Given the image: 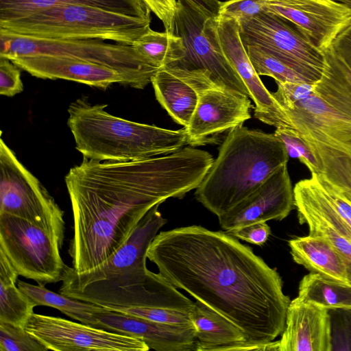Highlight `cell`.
I'll return each instance as SVG.
<instances>
[{
    "mask_svg": "<svg viewBox=\"0 0 351 351\" xmlns=\"http://www.w3.org/2000/svg\"><path fill=\"white\" fill-rule=\"evenodd\" d=\"M336 1H345V0H336ZM346 1H351V0H346Z\"/></svg>",
    "mask_w": 351,
    "mask_h": 351,
    "instance_id": "cell-43",
    "label": "cell"
},
{
    "mask_svg": "<svg viewBox=\"0 0 351 351\" xmlns=\"http://www.w3.org/2000/svg\"><path fill=\"white\" fill-rule=\"evenodd\" d=\"M239 23L220 19L218 34L223 51L245 85L249 97L255 103L254 117L269 125L287 128V122L271 92L265 86L254 68L241 41Z\"/></svg>",
    "mask_w": 351,
    "mask_h": 351,
    "instance_id": "cell-18",
    "label": "cell"
},
{
    "mask_svg": "<svg viewBox=\"0 0 351 351\" xmlns=\"http://www.w3.org/2000/svg\"><path fill=\"white\" fill-rule=\"evenodd\" d=\"M274 99L287 128L296 132L314 156L315 175L351 203V119L330 108L313 88L296 100Z\"/></svg>",
    "mask_w": 351,
    "mask_h": 351,
    "instance_id": "cell-6",
    "label": "cell"
},
{
    "mask_svg": "<svg viewBox=\"0 0 351 351\" xmlns=\"http://www.w3.org/2000/svg\"><path fill=\"white\" fill-rule=\"evenodd\" d=\"M19 274L0 250V322L25 328L36 306L17 285Z\"/></svg>",
    "mask_w": 351,
    "mask_h": 351,
    "instance_id": "cell-27",
    "label": "cell"
},
{
    "mask_svg": "<svg viewBox=\"0 0 351 351\" xmlns=\"http://www.w3.org/2000/svg\"><path fill=\"white\" fill-rule=\"evenodd\" d=\"M295 208L300 224L309 234L330 242L346 261L351 278V227L327 198L316 176L297 182L293 189Z\"/></svg>",
    "mask_w": 351,
    "mask_h": 351,
    "instance_id": "cell-17",
    "label": "cell"
},
{
    "mask_svg": "<svg viewBox=\"0 0 351 351\" xmlns=\"http://www.w3.org/2000/svg\"><path fill=\"white\" fill-rule=\"evenodd\" d=\"M324 53V71L313 84V92L330 108L351 119V69L332 46Z\"/></svg>",
    "mask_w": 351,
    "mask_h": 351,
    "instance_id": "cell-25",
    "label": "cell"
},
{
    "mask_svg": "<svg viewBox=\"0 0 351 351\" xmlns=\"http://www.w3.org/2000/svg\"><path fill=\"white\" fill-rule=\"evenodd\" d=\"M293 208V189L287 165H285L218 219L221 228L230 232L254 223L282 220Z\"/></svg>",
    "mask_w": 351,
    "mask_h": 351,
    "instance_id": "cell-16",
    "label": "cell"
},
{
    "mask_svg": "<svg viewBox=\"0 0 351 351\" xmlns=\"http://www.w3.org/2000/svg\"><path fill=\"white\" fill-rule=\"evenodd\" d=\"M136 53L152 66L160 69L183 58L185 47L173 33L149 29L132 44Z\"/></svg>",
    "mask_w": 351,
    "mask_h": 351,
    "instance_id": "cell-30",
    "label": "cell"
},
{
    "mask_svg": "<svg viewBox=\"0 0 351 351\" xmlns=\"http://www.w3.org/2000/svg\"><path fill=\"white\" fill-rule=\"evenodd\" d=\"M239 25L245 47L261 49L295 71L308 84L320 80L325 66L324 53L289 21L264 11Z\"/></svg>",
    "mask_w": 351,
    "mask_h": 351,
    "instance_id": "cell-12",
    "label": "cell"
},
{
    "mask_svg": "<svg viewBox=\"0 0 351 351\" xmlns=\"http://www.w3.org/2000/svg\"><path fill=\"white\" fill-rule=\"evenodd\" d=\"M331 326L332 350H349L351 338V310H329Z\"/></svg>",
    "mask_w": 351,
    "mask_h": 351,
    "instance_id": "cell-36",
    "label": "cell"
},
{
    "mask_svg": "<svg viewBox=\"0 0 351 351\" xmlns=\"http://www.w3.org/2000/svg\"><path fill=\"white\" fill-rule=\"evenodd\" d=\"M213 160L192 146L137 160L84 158L65 176L73 217V269L83 272L104 262L154 206L196 189Z\"/></svg>",
    "mask_w": 351,
    "mask_h": 351,
    "instance_id": "cell-1",
    "label": "cell"
},
{
    "mask_svg": "<svg viewBox=\"0 0 351 351\" xmlns=\"http://www.w3.org/2000/svg\"><path fill=\"white\" fill-rule=\"evenodd\" d=\"M25 328L55 351H147L141 339L64 318L33 313Z\"/></svg>",
    "mask_w": 351,
    "mask_h": 351,
    "instance_id": "cell-13",
    "label": "cell"
},
{
    "mask_svg": "<svg viewBox=\"0 0 351 351\" xmlns=\"http://www.w3.org/2000/svg\"><path fill=\"white\" fill-rule=\"evenodd\" d=\"M147 256L176 288L240 328L246 342L266 343L282 333L291 302L282 280L234 236L177 228L157 234Z\"/></svg>",
    "mask_w": 351,
    "mask_h": 351,
    "instance_id": "cell-2",
    "label": "cell"
},
{
    "mask_svg": "<svg viewBox=\"0 0 351 351\" xmlns=\"http://www.w3.org/2000/svg\"><path fill=\"white\" fill-rule=\"evenodd\" d=\"M265 11L293 23L323 52L351 25V8L336 0H267Z\"/></svg>",
    "mask_w": 351,
    "mask_h": 351,
    "instance_id": "cell-15",
    "label": "cell"
},
{
    "mask_svg": "<svg viewBox=\"0 0 351 351\" xmlns=\"http://www.w3.org/2000/svg\"><path fill=\"white\" fill-rule=\"evenodd\" d=\"M296 298L328 310H351V285L311 272L301 280Z\"/></svg>",
    "mask_w": 351,
    "mask_h": 351,
    "instance_id": "cell-29",
    "label": "cell"
},
{
    "mask_svg": "<svg viewBox=\"0 0 351 351\" xmlns=\"http://www.w3.org/2000/svg\"><path fill=\"white\" fill-rule=\"evenodd\" d=\"M173 34L185 47L183 58L167 67L204 70L217 84L249 97L248 90L226 57L218 34L219 0H176ZM167 67V66H166Z\"/></svg>",
    "mask_w": 351,
    "mask_h": 351,
    "instance_id": "cell-9",
    "label": "cell"
},
{
    "mask_svg": "<svg viewBox=\"0 0 351 351\" xmlns=\"http://www.w3.org/2000/svg\"><path fill=\"white\" fill-rule=\"evenodd\" d=\"M151 83L161 106L175 122L186 128L197 106L196 90L169 67L159 69Z\"/></svg>",
    "mask_w": 351,
    "mask_h": 351,
    "instance_id": "cell-23",
    "label": "cell"
},
{
    "mask_svg": "<svg viewBox=\"0 0 351 351\" xmlns=\"http://www.w3.org/2000/svg\"><path fill=\"white\" fill-rule=\"evenodd\" d=\"M108 310L166 324L193 326L191 319V313L189 312L154 307H114Z\"/></svg>",
    "mask_w": 351,
    "mask_h": 351,
    "instance_id": "cell-33",
    "label": "cell"
},
{
    "mask_svg": "<svg viewBox=\"0 0 351 351\" xmlns=\"http://www.w3.org/2000/svg\"><path fill=\"white\" fill-rule=\"evenodd\" d=\"M23 90L19 68L10 60L0 58V94L13 97Z\"/></svg>",
    "mask_w": 351,
    "mask_h": 351,
    "instance_id": "cell-37",
    "label": "cell"
},
{
    "mask_svg": "<svg viewBox=\"0 0 351 351\" xmlns=\"http://www.w3.org/2000/svg\"><path fill=\"white\" fill-rule=\"evenodd\" d=\"M339 2H341V3H344L345 5H348V6L351 8V1H346V0H345V1H339Z\"/></svg>",
    "mask_w": 351,
    "mask_h": 351,
    "instance_id": "cell-42",
    "label": "cell"
},
{
    "mask_svg": "<svg viewBox=\"0 0 351 351\" xmlns=\"http://www.w3.org/2000/svg\"><path fill=\"white\" fill-rule=\"evenodd\" d=\"M10 60L19 69L41 79L74 81L101 89L113 84L132 86L130 80L116 69L80 59L35 55Z\"/></svg>",
    "mask_w": 351,
    "mask_h": 351,
    "instance_id": "cell-19",
    "label": "cell"
},
{
    "mask_svg": "<svg viewBox=\"0 0 351 351\" xmlns=\"http://www.w3.org/2000/svg\"><path fill=\"white\" fill-rule=\"evenodd\" d=\"M151 20L86 5H63L0 21V32L48 39H100L132 45Z\"/></svg>",
    "mask_w": 351,
    "mask_h": 351,
    "instance_id": "cell-7",
    "label": "cell"
},
{
    "mask_svg": "<svg viewBox=\"0 0 351 351\" xmlns=\"http://www.w3.org/2000/svg\"><path fill=\"white\" fill-rule=\"evenodd\" d=\"M152 12L162 22L165 30L173 33L176 0H143Z\"/></svg>",
    "mask_w": 351,
    "mask_h": 351,
    "instance_id": "cell-40",
    "label": "cell"
},
{
    "mask_svg": "<svg viewBox=\"0 0 351 351\" xmlns=\"http://www.w3.org/2000/svg\"><path fill=\"white\" fill-rule=\"evenodd\" d=\"M99 328L143 341L156 351L195 350L196 337L193 326L159 323L121 312L106 310L95 313Z\"/></svg>",
    "mask_w": 351,
    "mask_h": 351,
    "instance_id": "cell-20",
    "label": "cell"
},
{
    "mask_svg": "<svg viewBox=\"0 0 351 351\" xmlns=\"http://www.w3.org/2000/svg\"><path fill=\"white\" fill-rule=\"evenodd\" d=\"M293 261L312 273L351 285L348 263L339 252L326 239L308 234L289 241Z\"/></svg>",
    "mask_w": 351,
    "mask_h": 351,
    "instance_id": "cell-22",
    "label": "cell"
},
{
    "mask_svg": "<svg viewBox=\"0 0 351 351\" xmlns=\"http://www.w3.org/2000/svg\"><path fill=\"white\" fill-rule=\"evenodd\" d=\"M315 176L327 198L329 199L335 209L343 219V220L351 227V203L326 180L317 175Z\"/></svg>",
    "mask_w": 351,
    "mask_h": 351,
    "instance_id": "cell-39",
    "label": "cell"
},
{
    "mask_svg": "<svg viewBox=\"0 0 351 351\" xmlns=\"http://www.w3.org/2000/svg\"><path fill=\"white\" fill-rule=\"evenodd\" d=\"M191 319L197 339L195 351L217 350L223 346L246 342L240 328L199 301L195 302Z\"/></svg>",
    "mask_w": 351,
    "mask_h": 351,
    "instance_id": "cell-26",
    "label": "cell"
},
{
    "mask_svg": "<svg viewBox=\"0 0 351 351\" xmlns=\"http://www.w3.org/2000/svg\"><path fill=\"white\" fill-rule=\"evenodd\" d=\"M332 47L351 69V25L337 36Z\"/></svg>",
    "mask_w": 351,
    "mask_h": 351,
    "instance_id": "cell-41",
    "label": "cell"
},
{
    "mask_svg": "<svg viewBox=\"0 0 351 351\" xmlns=\"http://www.w3.org/2000/svg\"><path fill=\"white\" fill-rule=\"evenodd\" d=\"M278 351H332L329 310L296 298L287 309Z\"/></svg>",
    "mask_w": 351,
    "mask_h": 351,
    "instance_id": "cell-21",
    "label": "cell"
},
{
    "mask_svg": "<svg viewBox=\"0 0 351 351\" xmlns=\"http://www.w3.org/2000/svg\"><path fill=\"white\" fill-rule=\"evenodd\" d=\"M107 105L90 104L82 97L68 108L67 125L76 149L98 161H130L175 152L187 145L184 127L169 130L112 115Z\"/></svg>",
    "mask_w": 351,
    "mask_h": 351,
    "instance_id": "cell-5",
    "label": "cell"
},
{
    "mask_svg": "<svg viewBox=\"0 0 351 351\" xmlns=\"http://www.w3.org/2000/svg\"><path fill=\"white\" fill-rule=\"evenodd\" d=\"M245 48L259 76L271 77L276 83H308L295 71L261 49L253 46H247Z\"/></svg>",
    "mask_w": 351,
    "mask_h": 351,
    "instance_id": "cell-31",
    "label": "cell"
},
{
    "mask_svg": "<svg viewBox=\"0 0 351 351\" xmlns=\"http://www.w3.org/2000/svg\"><path fill=\"white\" fill-rule=\"evenodd\" d=\"M159 206H154L124 243L99 265L80 273L66 265L60 293L107 310L154 307L191 312L195 302L146 266L149 247L167 222Z\"/></svg>",
    "mask_w": 351,
    "mask_h": 351,
    "instance_id": "cell-3",
    "label": "cell"
},
{
    "mask_svg": "<svg viewBox=\"0 0 351 351\" xmlns=\"http://www.w3.org/2000/svg\"><path fill=\"white\" fill-rule=\"evenodd\" d=\"M48 55L80 59L116 69L143 89L158 69L145 62L132 45L112 44L100 39H48L0 32V58Z\"/></svg>",
    "mask_w": 351,
    "mask_h": 351,
    "instance_id": "cell-10",
    "label": "cell"
},
{
    "mask_svg": "<svg viewBox=\"0 0 351 351\" xmlns=\"http://www.w3.org/2000/svg\"><path fill=\"white\" fill-rule=\"evenodd\" d=\"M289 158L284 144L274 134L237 126L226 136L195 197L219 217L287 165Z\"/></svg>",
    "mask_w": 351,
    "mask_h": 351,
    "instance_id": "cell-4",
    "label": "cell"
},
{
    "mask_svg": "<svg viewBox=\"0 0 351 351\" xmlns=\"http://www.w3.org/2000/svg\"><path fill=\"white\" fill-rule=\"evenodd\" d=\"M63 216L28 220L0 214V250L19 276L41 285L62 281L66 267L60 254Z\"/></svg>",
    "mask_w": 351,
    "mask_h": 351,
    "instance_id": "cell-8",
    "label": "cell"
},
{
    "mask_svg": "<svg viewBox=\"0 0 351 351\" xmlns=\"http://www.w3.org/2000/svg\"><path fill=\"white\" fill-rule=\"evenodd\" d=\"M25 328L0 322V351H47Z\"/></svg>",
    "mask_w": 351,
    "mask_h": 351,
    "instance_id": "cell-32",
    "label": "cell"
},
{
    "mask_svg": "<svg viewBox=\"0 0 351 351\" xmlns=\"http://www.w3.org/2000/svg\"><path fill=\"white\" fill-rule=\"evenodd\" d=\"M169 68L197 93L196 108L185 128L189 146L218 143L222 134L251 118L252 106L248 96L215 83L206 71Z\"/></svg>",
    "mask_w": 351,
    "mask_h": 351,
    "instance_id": "cell-11",
    "label": "cell"
},
{
    "mask_svg": "<svg viewBox=\"0 0 351 351\" xmlns=\"http://www.w3.org/2000/svg\"><path fill=\"white\" fill-rule=\"evenodd\" d=\"M17 285L32 300L36 306H46L56 308L72 319L96 328H99V322L95 313L107 310L90 302L55 293L47 289L45 285H34L22 280H18Z\"/></svg>",
    "mask_w": 351,
    "mask_h": 351,
    "instance_id": "cell-28",
    "label": "cell"
},
{
    "mask_svg": "<svg viewBox=\"0 0 351 351\" xmlns=\"http://www.w3.org/2000/svg\"><path fill=\"white\" fill-rule=\"evenodd\" d=\"M274 134L282 142L289 157L299 159L311 174L317 173L318 165L314 156L295 130L289 128H277Z\"/></svg>",
    "mask_w": 351,
    "mask_h": 351,
    "instance_id": "cell-34",
    "label": "cell"
},
{
    "mask_svg": "<svg viewBox=\"0 0 351 351\" xmlns=\"http://www.w3.org/2000/svg\"><path fill=\"white\" fill-rule=\"evenodd\" d=\"M237 239L256 245H263L267 241L271 228L267 222L251 223L228 232Z\"/></svg>",
    "mask_w": 351,
    "mask_h": 351,
    "instance_id": "cell-38",
    "label": "cell"
},
{
    "mask_svg": "<svg viewBox=\"0 0 351 351\" xmlns=\"http://www.w3.org/2000/svg\"><path fill=\"white\" fill-rule=\"evenodd\" d=\"M86 5L151 20L143 0H0V21L23 16L42 9L63 5Z\"/></svg>",
    "mask_w": 351,
    "mask_h": 351,
    "instance_id": "cell-24",
    "label": "cell"
},
{
    "mask_svg": "<svg viewBox=\"0 0 351 351\" xmlns=\"http://www.w3.org/2000/svg\"><path fill=\"white\" fill-rule=\"evenodd\" d=\"M64 213L40 182L0 139V214L36 220Z\"/></svg>",
    "mask_w": 351,
    "mask_h": 351,
    "instance_id": "cell-14",
    "label": "cell"
},
{
    "mask_svg": "<svg viewBox=\"0 0 351 351\" xmlns=\"http://www.w3.org/2000/svg\"><path fill=\"white\" fill-rule=\"evenodd\" d=\"M267 0H228L221 3L219 19H234L239 23L265 11Z\"/></svg>",
    "mask_w": 351,
    "mask_h": 351,
    "instance_id": "cell-35",
    "label": "cell"
}]
</instances>
